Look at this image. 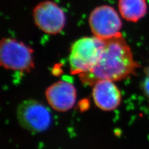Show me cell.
<instances>
[{
    "mask_svg": "<svg viewBox=\"0 0 149 149\" xmlns=\"http://www.w3.org/2000/svg\"><path fill=\"white\" fill-rule=\"evenodd\" d=\"M104 41L103 50L95 67L90 72L79 74L85 85H93L102 80H122L135 74L139 67L122 34Z\"/></svg>",
    "mask_w": 149,
    "mask_h": 149,
    "instance_id": "6da1fadb",
    "label": "cell"
},
{
    "mask_svg": "<svg viewBox=\"0 0 149 149\" xmlns=\"http://www.w3.org/2000/svg\"><path fill=\"white\" fill-rule=\"evenodd\" d=\"M105 41L93 37H83L72 44L69 55V63L72 74H80L90 72L101 57Z\"/></svg>",
    "mask_w": 149,
    "mask_h": 149,
    "instance_id": "7a4b0ae2",
    "label": "cell"
},
{
    "mask_svg": "<svg viewBox=\"0 0 149 149\" xmlns=\"http://www.w3.org/2000/svg\"><path fill=\"white\" fill-rule=\"evenodd\" d=\"M0 62L8 70L29 72L34 68L33 50L13 38H3L0 43Z\"/></svg>",
    "mask_w": 149,
    "mask_h": 149,
    "instance_id": "3957f363",
    "label": "cell"
},
{
    "mask_svg": "<svg viewBox=\"0 0 149 149\" xmlns=\"http://www.w3.org/2000/svg\"><path fill=\"white\" fill-rule=\"evenodd\" d=\"M17 118L21 126L29 131L42 132L47 129L52 121L49 109L34 100L22 101L16 111Z\"/></svg>",
    "mask_w": 149,
    "mask_h": 149,
    "instance_id": "277c9868",
    "label": "cell"
},
{
    "mask_svg": "<svg viewBox=\"0 0 149 149\" xmlns=\"http://www.w3.org/2000/svg\"><path fill=\"white\" fill-rule=\"evenodd\" d=\"M88 22L93 36L102 40L120 34L122 27V21L118 13L109 5L95 8L90 13Z\"/></svg>",
    "mask_w": 149,
    "mask_h": 149,
    "instance_id": "5b68a950",
    "label": "cell"
},
{
    "mask_svg": "<svg viewBox=\"0 0 149 149\" xmlns=\"http://www.w3.org/2000/svg\"><path fill=\"white\" fill-rule=\"evenodd\" d=\"M32 16L36 26L48 34L60 33L66 24V16L63 9L50 0L37 4L32 11Z\"/></svg>",
    "mask_w": 149,
    "mask_h": 149,
    "instance_id": "8992f818",
    "label": "cell"
},
{
    "mask_svg": "<svg viewBox=\"0 0 149 149\" xmlns=\"http://www.w3.org/2000/svg\"><path fill=\"white\" fill-rule=\"evenodd\" d=\"M48 103L57 111L65 112L71 109L77 99V90L73 84L61 80L50 85L45 91Z\"/></svg>",
    "mask_w": 149,
    "mask_h": 149,
    "instance_id": "52a82bcc",
    "label": "cell"
},
{
    "mask_svg": "<svg viewBox=\"0 0 149 149\" xmlns=\"http://www.w3.org/2000/svg\"><path fill=\"white\" fill-rule=\"evenodd\" d=\"M92 96L97 108L110 111L116 109L121 101V93L114 81L102 80L93 85Z\"/></svg>",
    "mask_w": 149,
    "mask_h": 149,
    "instance_id": "ba28073f",
    "label": "cell"
},
{
    "mask_svg": "<svg viewBox=\"0 0 149 149\" xmlns=\"http://www.w3.org/2000/svg\"><path fill=\"white\" fill-rule=\"evenodd\" d=\"M118 9L124 19L136 22L146 15L147 4L146 0H119Z\"/></svg>",
    "mask_w": 149,
    "mask_h": 149,
    "instance_id": "9c48e42d",
    "label": "cell"
},
{
    "mask_svg": "<svg viewBox=\"0 0 149 149\" xmlns=\"http://www.w3.org/2000/svg\"><path fill=\"white\" fill-rule=\"evenodd\" d=\"M144 73H145V77L142 83V90L144 94L149 99V65L145 68Z\"/></svg>",
    "mask_w": 149,
    "mask_h": 149,
    "instance_id": "30bf717a",
    "label": "cell"
}]
</instances>
